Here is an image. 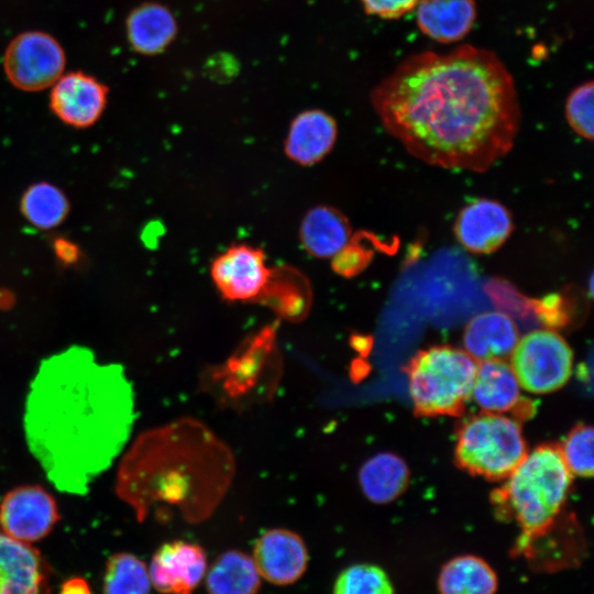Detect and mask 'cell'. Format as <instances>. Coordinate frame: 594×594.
<instances>
[{
    "label": "cell",
    "instance_id": "obj_1",
    "mask_svg": "<svg viewBox=\"0 0 594 594\" xmlns=\"http://www.w3.org/2000/svg\"><path fill=\"white\" fill-rule=\"evenodd\" d=\"M384 129L438 167L484 172L514 145L520 107L513 76L470 45L403 61L371 94Z\"/></svg>",
    "mask_w": 594,
    "mask_h": 594
},
{
    "label": "cell",
    "instance_id": "obj_2",
    "mask_svg": "<svg viewBox=\"0 0 594 594\" xmlns=\"http://www.w3.org/2000/svg\"><path fill=\"white\" fill-rule=\"evenodd\" d=\"M134 392L119 363L84 345L48 355L31 381L23 413L26 446L62 493L85 495L125 449Z\"/></svg>",
    "mask_w": 594,
    "mask_h": 594
},
{
    "label": "cell",
    "instance_id": "obj_3",
    "mask_svg": "<svg viewBox=\"0 0 594 594\" xmlns=\"http://www.w3.org/2000/svg\"><path fill=\"white\" fill-rule=\"evenodd\" d=\"M234 470L230 448L205 424L183 417L142 432L121 454L116 493L139 520L169 506L199 522L220 504Z\"/></svg>",
    "mask_w": 594,
    "mask_h": 594
},
{
    "label": "cell",
    "instance_id": "obj_4",
    "mask_svg": "<svg viewBox=\"0 0 594 594\" xmlns=\"http://www.w3.org/2000/svg\"><path fill=\"white\" fill-rule=\"evenodd\" d=\"M505 480L493 503L498 516L519 528L514 553L537 570L542 544L565 505L572 474L559 447L541 444L527 452Z\"/></svg>",
    "mask_w": 594,
    "mask_h": 594
},
{
    "label": "cell",
    "instance_id": "obj_5",
    "mask_svg": "<svg viewBox=\"0 0 594 594\" xmlns=\"http://www.w3.org/2000/svg\"><path fill=\"white\" fill-rule=\"evenodd\" d=\"M477 363L464 350L437 345L419 351L407 367L409 394L422 416L462 413L476 374Z\"/></svg>",
    "mask_w": 594,
    "mask_h": 594
},
{
    "label": "cell",
    "instance_id": "obj_6",
    "mask_svg": "<svg viewBox=\"0 0 594 594\" xmlns=\"http://www.w3.org/2000/svg\"><path fill=\"white\" fill-rule=\"evenodd\" d=\"M526 454L519 422L502 414L473 416L458 431L455 461L473 475L492 481L506 479Z\"/></svg>",
    "mask_w": 594,
    "mask_h": 594
},
{
    "label": "cell",
    "instance_id": "obj_7",
    "mask_svg": "<svg viewBox=\"0 0 594 594\" xmlns=\"http://www.w3.org/2000/svg\"><path fill=\"white\" fill-rule=\"evenodd\" d=\"M510 355V366L520 387L532 394L558 391L572 374L573 352L550 329L534 330L518 339Z\"/></svg>",
    "mask_w": 594,
    "mask_h": 594
},
{
    "label": "cell",
    "instance_id": "obj_8",
    "mask_svg": "<svg viewBox=\"0 0 594 594\" xmlns=\"http://www.w3.org/2000/svg\"><path fill=\"white\" fill-rule=\"evenodd\" d=\"M65 64V52L59 42L42 31L16 35L3 56V69L9 81L29 92L52 87L63 75Z\"/></svg>",
    "mask_w": 594,
    "mask_h": 594
},
{
    "label": "cell",
    "instance_id": "obj_9",
    "mask_svg": "<svg viewBox=\"0 0 594 594\" xmlns=\"http://www.w3.org/2000/svg\"><path fill=\"white\" fill-rule=\"evenodd\" d=\"M59 518L55 498L41 485L16 486L0 502V529L30 544L48 536Z\"/></svg>",
    "mask_w": 594,
    "mask_h": 594
},
{
    "label": "cell",
    "instance_id": "obj_10",
    "mask_svg": "<svg viewBox=\"0 0 594 594\" xmlns=\"http://www.w3.org/2000/svg\"><path fill=\"white\" fill-rule=\"evenodd\" d=\"M273 271L262 249L245 243L233 244L211 263L210 276L219 294L229 301L260 299Z\"/></svg>",
    "mask_w": 594,
    "mask_h": 594
},
{
    "label": "cell",
    "instance_id": "obj_11",
    "mask_svg": "<svg viewBox=\"0 0 594 594\" xmlns=\"http://www.w3.org/2000/svg\"><path fill=\"white\" fill-rule=\"evenodd\" d=\"M274 341L275 328L266 327L217 370L216 377L228 399L243 402L260 393L256 386L264 385L265 380L261 377H264L267 366L277 364Z\"/></svg>",
    "mask_w": 594,
    "mask_h": 594
},
{
    "label": "cell",
    "instance_id": "obj_12",
    "mask_svg": "<svg viewBox=\"0 0 594 594\" xmlns=\"http://www.w3.org/2000/svg\"><path fill=\"white\" fill-rule=\"evenodd\" d=\"M148 568L152 586L162 594H193L207 572L204 549L191 542L173 540L153 554Z\"/></svg>",
    "mask_w": 594,
    "mask_h": 594
},
{
    "label": "cell",
    "instance_id": "obj_13",
    "mask_svg": "<svg viewBox=\"0 0 594 594\" xmlns=\"http://www.w3.org/2000/svg\"><path fill=\"white\" fill-rule=\"evenodd\" d=\"M108 87L81 72L62 75L52 86L50 107L65 124L85 129L95 124L107 105Z\"/></svg>",
    "mask_w": 594,
    "mask_h": 594
},
{
    "label": "cell",
    "instance_id": "obj_14",
    "mask_svg": "<svg viewBox=\"0 0 594 594\" xmlns=\"http://www.w3.org/2000/svg\"><path fill=\"white\" fill-rule=\"evenodd\" d=\"M260 576L275 585L297 582L306 572L309 556L302 538L284 528L266 530L251 556Z\"/></svg>",
    "mask_w": 594,
    "mask_h": 594
},
{
    "label": "cell",
    "instance_id": "obj_15",
    "mask_svg": "<svg viewBox=\"0 0 594 594\" xmlns=\"http://www.w3.org/2000/svg\"><path fill=\"white\" fill-rule=\"evenodd\" d=\"M52 570L32 544L0 529V594H50Z\"/></svg>",
    "mask_w": 594,
    "mask_h": 594
},
{
    "label": "cell",
    "instance_id": "obj_16",
    "mask_svg": "<svg viewBox=\"0 0 594 594\" xmlns=\"http://www.w3.org/2000/svg\"><path fill=\"white\" fill-rule=\"evenodd\" d=\"M513 231L509 211L498 201L477 199L458 215L454 233L461 245L474 254L497 250Z\"/></svg>",
    "mask_w": 594,
    "mask_h": 594
},
{
    "label": "cell",
    "instance_id": "obj_17",
    "mask_svg": "<svg viewBox=\"0 0 594 594\" xmlns=\"http://www.w3.org/2000/svg\"><path fill=\"white\" fill-rule=\"evenodd\" d=\"M337 135L338 127L332 116L320 109H308L292 120L284 152L297 165L311 166L331 152Z\"/></svg>",
    "mask_w": 594,
    "mask_h": 594
},
{
    "label": "cell",
    "instance_id": "obj_18",
    "mask_svg": "<svg viewBox=\"0 0 594 594\" xmlns=\"http://www.w3.org/2000/svg\"><path fill=\"white\" fill-rule=\"evenodd\" d=\"M416 8L418 28L439 43L461 41L476 19L474 0H419Z\"/></svg>",
    "mask_w": 594,
    "mask_h": 594
},
{
    "label": "cell",
    "instance_id": "obj_19",
    "mask_svg": "<svg viewBox=\"0 0 594 594\" xmlns=\"http://www.w3.org/2000/svg\"><path fill=\"white\" fill-rule=\"evenodd\" d=\"M351 233L348 218L328 205L310 208L299 224L302 249L317 258H332L350 242Z\"/></svg>",
    "mask_w": 594,
    "mask_h": 594
},
{
    "label": "cell",
    "instance_id": "obj_20",
    "mask_svg": "<svg viewBox=\"0 0 594 594\" xmlns=\"http://www.w3.org/2000/svg\"><path fill=\"white\" fill-rule=\"evenodd\" d=\"M127 37L131 47L142 55L163 53L178 31L173 12L160 2H143L127 18Z\"/></svg>",
    "mask_w": 594,
    "mask_h": 594
},
{
    "label": "cell",
    "instance_id": "obj_21",
    "mask_svg": "<svg viewBox=\"0 0 594 594\" xmlns=\"http://www.w3.org/2000/svg\"><path fill=\"white\" fill-rule=\"evenodd\" d=\"M518 329L506 314L486 311L472 318L463 332L464 351L474 360L504 359L518 342Z\"/></svg>",
    "mask_w": 594,
    "mask_h": 594
},
{
    "label": "cell",
    "instance_id": "obj_22",
    "mask_svg": "<svg viewBox=\"0 0 594 594\" xmlns=\"http://www.w3.org/2000/svg\"><path fill=\"white\" fill-rule=\"evenodd\" d=\"M471 396L487 413L503 414L518 408L520 385L510 364L503 359L481 361Z\"/></svg>",
    "mask_w": 594,
    "mask_h": 594
},
{
    "label": "cell",
    "instance_id": "obj_23",
    "mask_svg": "<svg viewBox=\"0 0 594 594\" xmlns=\"http://www.w3.org/2000/svg\"><path fill=\"white\" fill-rule=\"evenodd\" d=\"M439 594H496L498 579L484 559L464 554L446 562L438 575Z\"/></svg>",
    "mask_w": 594,
    "mask_h": 594
},
{
    "label": "cell",
    "instance_id": "obj_24",
    "mask_svg": "<svg viewBox=\"0 0 594 594\" xmlns=\"http://www.w3.org/2000/svg\"><path fill=\"white\" fill-rule=\"evenodd\" d=\"M261 580L252 557L239 550L221 553L205 575L208 594H257Z\"/></svg>",
    "mask_w": 594,
    "mask_h": 594
},
{
    "label": "cell",
    "instance_id": "obj_25",
    "mask_svg": "<svg viewBox=\"0 0 594 594\" xmlns=\"http://www.w3.org/2000/svg\"><path fill=\"white\" fill-rule=\"evenodd\" d=\"M359 482L370 501L385 504L405 491L409 482V471L399 457L388 452L378 453L362 465Z\"/></svg>",
    "mask_w": 594,
    "mask_h": 594
},
{
    "label": "cell",
    "instance_id": "obj_26",
    "mask_svg": "<svg viewBox=\"0 0 594 594\" xmlns=\"http://www.w3.org/2000/svg\"><path fill=\"white\" fill-rule=\"evenodd\" d=\"M20 207L25 220L41 230L58 227L70 208L64 191L46 182L29 186L22 195Z\"/></svg>",
    "mask_w": 594,
    "mask_h": 594
},
{
    "label": "cell",
    "instance_id": "obj_27",
    "mask_svg": "<svg viewBox=\"0 0 594 594\" xmlns=\"http://www.w3.org/2000/svg\"><path fill=\"white\" fill-rule=\"evenodd\" d=\"M148 568L130 552H117L106 562L102 594H150Z\"/></svg>",
    "mask_w": 594,
    "mask_h": 594
},
{
    "label": "cell",
    "instance_id": "obj_28",
    "mask_svg": "<svg viewBox=\"0 0 594 594\" xmlns=\"http://www.w3.org/2000/svg\"><path fill=\"white\" fill-rule=\"evenodd\" d=\"M306 282L293 270L287 272L273 271L271 280L260 297L267 298V302L284 318L297 320L308 310L310 297L309 289H305Z\"/></svg>",
    "mask_w": 594,
    "mask_h": 594
},
{
    "label": "cell",
    "instance_id": "obj_29",
    "mask_svg": "<svg viewBox=\"0 0 594 594\" xmlns=\"http://www.w3.org/2000/svg\"><path fill=\"white\" fill-rule=\"evenodd\" d=\"M332 594H395L386 571L372 563L352 564L338 575Z\"/></svg>",
    "mask_w": 594,
    "mask_h": 594
},
{
    "label": "cell",
    "instance_id": "obj_30",
    "mask_svg": "<svg viewBox=\"0 0 594 594\" xmlns=\"http://www.w3.org/2000/svg\"><path fill=\"white\" fill-rule=\"evenodd\" d=\"M571 474L590 477L593 475V429L586 425L575 426L560 448Z\"/></svg>",
    "mask_w": 594,
    "mask_h": 594
},
{
    "label": "cell",
    "instance_id": "obj_31",
    "mask_svg": "<svg viewBox=\"0 0 594 594\" xmlns=\"http://www.w3.org/2000/svg\"><path fill=\"white\" fill-rule=\"evenodd\" d=\"M593 81L575 87L566 98L565 117L571 129L580 136L593 139Z\"/></svg>",
    "mask_w": 594,
    "mask_h": 594
},
{
    "label": "cell",
    "instance_id": "obj_32",
    "mask_svg": "<svg viewBox=\"0 0 594 594\" xmlns=\"http://www.w3.org/2000/svg\"><path fill=\"white\" fill-rule=\"evenodd\" d=\"M367 14L397 19L416 8L419 0H360Z\"/></svg>",
    "mask_w": 594,
    "mask_h": 594
},
{
    "label": "cell",
    "instance_id": "obj_33",
    "mask_svg": "<svg viewBox=\"0 0 594 594\" xmlns=\"http://www.w3.org/2000/svg\"><path fill=\"white\" fill-rule=\"evenodd\" d=\"M233 62V57L227 54L215 55L213 58L207 63V70L216 78H227L232 76L234 70H238L235 63Z\"/></svg>",
    "mask_w": 594,
    "mask_h": 594
},
{
    "label": "cell",
    "instance_id": "obj_34",
    "mask_svg": "<svg viewBox=\"0 0 594 594\" xmlns=\"http://www.w3.org/2000/svg\"><path fill=\"white\" fill-rule=\"evenodd\" d=\"M54 248L57 257L66 264L74 263L78 257V250L76 245L67 240H56Z\"/></svg>",
    "mask_w": 594,
    "mask_h": 594
},
{
    "label": "cell",
    "instance_id": "obj_35",
    "mask_svg": "<svg viewBox=\"0 0 594 594\" xmlns=\"http://www.w3.org/2000/svg\"><path fill=\"white\" fill-rule=\"evenodd\" d=\"M59 594H91V592L86 580L72 578L62 584Z\"/></svg>",
    "mask_w": 594,
    "mask_h": 594
}]
</instances>
